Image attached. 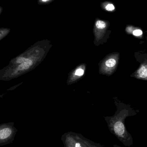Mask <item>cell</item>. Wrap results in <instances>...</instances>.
Masks as SVG:
<instances>
[{
  "instance_id": "1",
  "label": "cell",
  "mask_w": 147,
  "mask_h": 147,
  "mask_svg": "<svg viewBox=\"0 0 147 147\" xmlns=\"http://www.w3.org/2000/svg\"><path fill=\"white\" fill-rule=\"evenodd\" d=\"M134 115L129 110L124 109L121 111L118 117L115 120L113 126L115 134L126 146L130 147L134 145V140L131 134L128 131L124 123L127 117Z\"/></svg>"
},
{
  "instance_id": "2",
  "label": "cell",
  "mask_w": 147,
  "mask_h": 147,
  "mask_svg": "<svg viewBox=\"0 0 147 147\" xmlns=\"http://www.w3.org/2000/svg\"><path fill=\"white\" fill-rule=\"evenodd\" d=\"M135 78L147 80V63L141 65L139 69L134 73Z\"/></svg>"
},
{
  "instance_id": "3",
  "label": "cell",
  "mask_w": 147,
  "mask_h": 147,
  "mask_svg": "<svg viewBox=\"0 0 147 147\" xmlns=\"http://www.w3.org/2000/svg\"><path fill=\"white\" fill-rule=\"evenodd\" d=\"M127 33L131 34L137 38H141L143 36V32L140 28L132 26H128L126 28Z\"/></svg>"
},
{
  "instance_id": "4",
  "label": "cell",
  "mask_w": 147,
  "mask_h": 147,
  "mask_svg": "<svg viewBox=\"0 0 147 147\" xmlns=\"http://www.w3.org/2000/svg\"><path fill=\"white\" fill-rule=\"evenodd\" d=\"M11 134V129L5 128L0 130V140H3L8 137Z\"/></svg>"
},
{
  "instance_id": "5",
  "label": "cell",
  "mask_w": 147,
  "mask_h": 147,
  "mask_svg": "<svg viewBox=\"0 0 147 147\" xmlns=\"http://www.w3.org/2000/svg\"><path fill=\"white\" fill-rule=\"evenodd\" d=\"M23 63L22 64L19 66V69L20 70L27 69L29 68V66L32 65V62L30 59H25Z\"/></svg>"
},
{
  "instance_id": "6",
  "label": "cell",
  "mask_w": 147,
  "mask_h": 147,
  "mask_svg": "<svg viewBox=\"0 0 147 147\" xmlns=\"http://www.w3.org/2000/svg\"><path fill=\"white\" fill-rule=\"evenodd\" d=\"M117 62L116 59L115 58H111L108 59L105 62V65L108 68H113L115 67Z\"/></svg>"
},
{
  "instance_id": "7",
  "label": "cell",
  "mask_w": 147,
  "mask_h": 147,
  "mask_svg": "<svg viewBox=\"0 0 147 147\" xmlns=\"http://www.w3.org/2000/svg\"><path fill=\"white\" fill-rule=\"evenodd\" d=\"M106 26V23L103 21L98 20L96 23V27L98 29H104L105 28Z\"/></svg>"
},
{
  "instance_id": "8",
  "label": "cell",
  "mask_w": 147,
  "mask_h": 147,
  "mask_svg": "<svg viewBox=\"0 0 147 147\" xmlns=\"http://www.w3.org/2000/svg\"><path fill=\"white\" fill-rule=\"evenodd\" d=\"M105 9L107 11H112L115 10V7L114 5L112 4V3H109L105 7Z\"/></svg>"
},
{
  "instance_id": "9",
  "label": "cell",
  "mask_w": 147,
  "mask_h": 147,
  "mask_svg": "<svg viewBox=\"0 0 147 147\" xmlns=\"http://www.w3.org/2000/svg\"><path fill=\"white\" fill-rule=\"evenodd\" d=\"M84 71L82 69H79L77 70L75 72V75L77 76H82L84 74Z\"/></svg>"
},
{
  "instance_id": "10",
  "label": "cell",
  "mask_w": 147,
  "mask_h": 147,
  "mask_svg": "<svg viewBox=\"0 0 147 147\" xmlns=\"http://www.w3.org/2000/svg\"><path fill=\"white\" fill-rule=\"evenodd\" d=\"M3 11V8L0 6V15L2 13Z\"/></svg>"
},
{
  "instance_id": "11",
  "label": "cell",
  "mask_w": 147,
  "mask_h": 147,
  "mask_svg": "<svg viewBox=\"0 0 147 147\" xmlns=\"http://www.w3.org/2000/svg\"><path fill=\"white\" fill-rule=\"evenodd\" d=\"M75 147H81L79 143H77L75 145Z\"/></svg>"
},
{
  "instance_id": "12",
  "label": "cell",
  "mask_w": 147,
  "mask_h": 147,
  "mask_svg": "<svg viewBox=\"0 0 147 147\" xmlns=\"http://www.w3.org/2000/svg\"><path fill=\"white\" fill-rule=\"evenodd\" d=\"M48 1H49V0H41V1L43 2H47Z\"/></svg>"
}]
</instances>
